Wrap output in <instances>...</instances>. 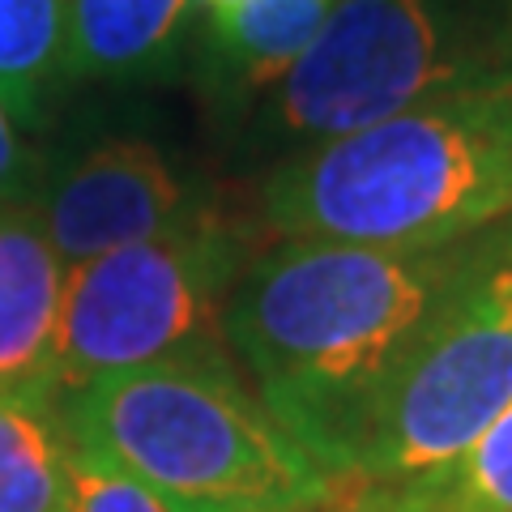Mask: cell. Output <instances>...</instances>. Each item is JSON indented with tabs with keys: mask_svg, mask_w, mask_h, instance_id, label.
I'll use <instances>...</instances> for the list:
<instances>
[{
	"mask_svg": "<svg viewBox=\"0 0 512 512\" xmlns=\"http://www.w3.org/2000/svg\"><path fill=\"white\" fill-rule=\"evenodd\" d=\"M461 248L466 239L444 248L274 239L235 278L222 312L231 355L338 487L363 406L406 355Z\"/></svg>",
	"mask_w": 512,
	"mask_h": 512,
	"instance_id": "6da1fadb",
	"label": "cell"
},
{
	"mask_svg": "<svg viewBox=\"0 0 512 512\" xmlns=\"http://www.w3.org/2000/svg\"><path fill=\"white\" fill-rule=\"evenodd\" d=\"M512 218V82L448 90L278 158L256 188L269 239L444 248Z\"/></svg>",
	"mask_w": 512,
	"mask_h": 512,
	"instance_id": "7a4b0ae2",
	"label": "cell"
},
{
	"mask_svg": "<svg viewBox=\"0 0 512 512\" xmlns=\"http://www.w3.org/2000/svg\"><path fill=\"white\" fill-rule=\"evenodd\" d=\"M64 436L184 512H338L342 487L239 367L158 363L60 397Z\"/></svg>",
	"mask_w": 512,
	"mask_h": 512,
	"instance_id": "3957f363",
	"label": "cell"
},
{
	"mask_svg": "<svg viewBox=\"0 0 512 512\" xmlns=\"http://www.w3.org/2000/svg\"><path fill=\"white\" fill-rule=\"evenodd\" d=\"M491 82H512L500 0H333L299 60L256 94V137L295 154Z\"/></svg>",
	"mask_w": 512,
	"mask_h": 512,
	"instance_id": "277c9868",
	"label": "cell"
},
{
	"mask_svg": "<svg viewBox=\"0 0 512 512\" xmlns=\"http://www.w3.org/2000/svg\"><path fill=\"white\" fill-rule=\"evenodd\" d=\"M512 402V218L466 239L406 355L363 406L342 504L453 461ZM338 504V508H342Z\"/></svg>",
	"mask_w": 512,
	"mask_h": 512,
	"instance_id": "5b68a950",
	"label": "cell"
},
{
	"mask_svg": "<svg viewBox=\"0 0 512 512\" xmlns=\"http://www.w3.org/2000/svg\"><path fill=\"white\" fill-rule=\"evenodd\" d=\"M261 235L256 222L210 205L175 231L64 269L52 346L56 402L137 367H239L222 333V312Z\"/></svg>",
	"mask_w": 512,
	"mask_h": 512,
	"instance_id": "8992f818",
	"label": "cell"
},
{
	"mask_svg": "<svg viewBox=\"0 0 512 512\" xmlns=\"http://www.w3.org/2000/svg\"><path fill=\"white\" fill-rule=\"evenodd\" d=\"M210 205V192H201L158 146L120 137L86 150L69 171H60L26 214L69 269L184 227Z\"/></svg>",
	"mask_w": 512,
	"mask_h": 512,
	"instance_id": "52a82bcc",
	"label": "cell"
},
{
	"mask_svg": "<svg viewBox=\"0 0 512 512\" xmlns=\"http://www.w3.org/2000/svg\"><path fill=\"white\" fill-rule=\"evenodd\" d=\"M64 265L35 218L0 205V393H52Z\"/></svg>",
	"mask_w": 512,
	"mask_h": 512,
	"instance_id": "ba28073f",
	"label": "cell"
},
{
	"mask_svg": "<svg viewBox=\"0 0 512 512\" xmlns=\"http://www.w3.org/2000/svg\"><path fill=\"white\" fill-rule=\"evenodd\" d=\"M338 512H512V402L453 461L359 491Z\"/></svg>",
	"mask_w": 512,
	"mask_h": 512,
	"instance_id": "9c48e42d",
	"label": "cell"
},
{
	"mask_svg": "<svg viewBox=\"0 0 512 512\" xmlns=\"http://www.w3.org/2000/svg\"><path fill=\"white\" fill-rule=\"evenodd\" d=\"M192 0H69L64 77H133L167 56Z\"/></svg>",
	"mask_w": 512,
	"mask_h": 512,
	"instance_id": "30bf717a",
	"label": "cell"
},
{
	"mask_svg": "<svg viewBox=\"0 0 512 512\" xmlns=\"http://www.w3.org/2000/svg\"><path fill=\"white\" fill-rule=\"evenodd\" d=\"M0 512H69V436L56 397L0 393Z\"/></svg>",
	"mask_w": 512,
	"mask_h": 512,
	"instance_id": "8fae6325",
	"label": "cell"
},
{
	"mask_svg": "<svg viewBox=\"0 0 512 512\" xmlns=\"http://www.w3.org/2000/svg\"><path fill=\"white\" fill-rule=\"evenodd\" d=\"M329 5L333 0H244L227 13H205L231 90L261 94L274 86L316 39Z\"/></svg>",
	"mask_w": 512,
	"mask_h": 512,
	"instance_id": "7c38bea8",
	"label": "cell"
},
{
	"mask_svg": "<svg viewBox=\"0 0 512 512\" xmlns=\"http://www.w3.org/2000/svg\"><path fill=\"white\" fill-rule=\"evenodd\" d=\"M69 0H0V99L18 128L43 116L64 77Z\"/></svg>",
	"mask_w": 512,
	"mask_h": 512,
	"instance_id": "4fadbf2b",
	"label": "cell"
},
{
	"mask_svg": "<svg viewBox=\"0 0 512 512\" xmlns=\"http://www.w3.org/2000/svg\"><path fill=\"white\" fill-rule=\"evenodd\" d=\"M69 512H184L111 461L69 444Z\"/></svg>",
	"mask_w": 512,
	"mask_h": 512,
	"instance_id": "5bb4252c",
	"label": "cell"
},
{
	"mask_svg": "<svg viewBox=\"0 0 512 512\" xmlns=\"http://www.w3.org/2000/svg\"><path fill=\"white\" fill-rule=\"evenodd\" d=\"M22 128L13 124L5 99H0V205H9L13 197L22 192L30 163H26V150H22Z\"/></svg>",
	"mask_w": 512,
	"mask_h": 512,
	"instance_id": "9a60e30c",
	"label": "cell"
},
{
	"mask_svg": "<svg viewBox=\"0 0 512 512\" xmlns=\"http://www.w3.org/2000/svg\"><path fill=\"white\" fill-rule=\"evenodd\" d=\"M197 9H205V13H227V9H235V5H244V0H192Z\"/></svg>",
	"mask_w": 512,
	"mask_h": 512,
	"instance_id": "2e32d148",
	"label": "cell"
},
{
	"mask_svg": "<svg viewBox=\"0 0 512 512\" xmlns=\"http://www.w3.org/2000/svg\"><path fill=\"white\" fill-rule=\"evenodd\" d=\"M500 9H504V18H508V26H512V0H500Z\"/></svg>",
	"mask_w": 512,
	"mask_h": 512,
	"instance_id": "e0dca14e",
	"label": "cell"
}]
</instances>
